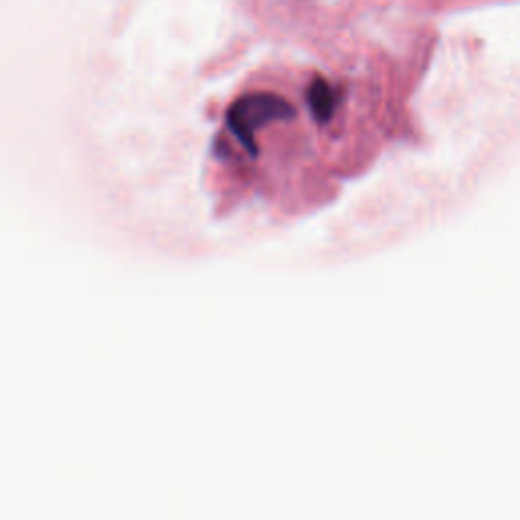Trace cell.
<instances>
[{"instance_id": "cell-1", "label": "cell", "mask_w": 520, "mask_h": 520, "mask_svg": "<svg viewBox=\"0 0 520 520\" xmlns=\"http://www.w3.org/2000/svg\"><path fill=\"white\" fill-rule=\"evenodd\" d=\"M344 106V90L321 76L301 104L271 90L242 94L216 141L226 187L285 210L319 204L380 145L348 133Z\"/></svg>"}]
</instances>
